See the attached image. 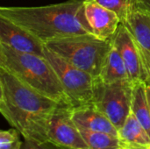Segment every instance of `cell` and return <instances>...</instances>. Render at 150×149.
Instances as JSON below:
<instances>
[{
	"label": "cell",
	"instance_id": "cell-6",
	"mask_svg": "<svg viewBox=\"0 0 150 149\" xmlns=\"http://www.w3.org/2000/svg\"><path fill=\"white\" fill-rule=\"evenodd\" d=\"M45 57L54 68L72 108L92 104L95 79L45 46Z\"/></svg>",
	"mask_w": 150,
	"mask_h": 149
},
{
	"label": "cell",
	"instance_id": "cell-13",
	"mask_svg": "<svg viewBox=\"0 0 150 149\" xmlns=\"http://www.w3.org/2000/svg\"><path fill=\"white\" fill-rule=\"evenodd\" d=\"M119 138L122 144L150 147V137L149 133L132 112L122 127L119 130Z\"/></svg>",
	"mask_w": 150,
	"mask_h": 149
},
{
	"label": "cell",
	"instance_id": "cell-24",
	"mask_svg": "<svg viewBox=\"0 0 150 149\" xmlns=\"http://www.w3.org/2000/svg\"><path fill=\"white\" fill-rule=\"evenodd\" d=\"M57 149H59V148H57Z\"/></svg>",
	"mask_w": 150,
	"mask_h": 149
},
{
	"label": "cell",
	"instance_id": "cell-7",
	"mask_svg": "<svg viewBox=\"0 0 150 149\" xmlns=\"http://www.w3.org/2000/svg\"><path fill=\"white\" fill-rule=\"evenodd\" d=\"M47 143L59 149H90L72 119V107L58 105L49 123Z\"/></svg>",
	"mask_w": 150,
	"mask_h": 149
},
{
	"label": "cell",
	"instance_id": "cell-20",
	"mask_svg": "<svg viewBox=\"0 0 150 149\" xmlns=\"http://www.w3.org/2000/svg\"><path fill=\"white\" fill-rule=\"evenodd\" d=\"M136 7H142L150 11V0H138Z\"/></svg>",
	"mask_w": 150,
	"mask_h": 149
},
{
	"label": "cell",
	"instance_id": "cell-19",
	"mask_svg": "<svg viewBox=\"0 0 150 149\" xmlns=\"http://www.w3.org/2000/svg\"><path fill=\"white\" fill-rule=\"evenodd\" d=\"M21 149H57L54 146L46 142V143H39L29 140H25L23 142V146Z\"/></svg>",
	"mask_w": 150,
	"mask_h": 149
},
{
	"label": "cell",
	"instance_id": "cell-3",
	"mask_svg": "<svg viewBox=\"0 0 150 149\" xmlns=\"http://www.w3.org/2000/svg\"><path fill=\"white\" fill-rule=\"evenodd\" d=\"M0 68L59 105L70 106L64 89L46 57L17 52L0 43Z\"/></svg>",
	"mask_w": 150,
	"mask_h": 149
},
{
	"label": "cell",
	"instance_id": "cell-10",
	"mask_svg": "<svg viewBox=\"0 0 150 149\" xmlns=\"http://www.w3.org/2000/svg\"><path fill=\"white\" fill-rule=\"evenodd\" d=\"M83 6L91 33L98 39L112 40L121 24L117 13L96 0H84Z\"/></svg>",
	"mask_w": 150,
	"mask_h": 149
},
{
	"label": "cell",
	"instance_id": "cell-1",
	"mask_svg": "<svg viewBox=\"0 0 150 149\" xmlns=\"http://www.w3.org/2000/svg\"><path fill=\"white\" fill-rule=\"evenodd\" d=\"M58 105L0 68V112L24 140L47 142L49 123Z\"/></svg>",
	"mask_w": 150,
	"mask_h": 149
},
{
	"label": "cell",
	"instance_id": "cell-14",
	"mask_svg": "<svg viewBox=\"0 0 150 149\" xmlns=\"http://www.w3.org/2000/svg\"><path fill=\"white\" fill-rule=\"evenodd\" d=\"M98 79L105 83L129 79L125 62L120 52L113 45L112 50L107 55L100 76L98 77Z\"/></svg>",
	"mask_w": 150,
	"mask_h": 149
},
{
	"label": "cell",
	"instance_id": "cell-5",
	"mask_svg": "<svg viewBox=\"0 0 150 149\" xmlns=\"http://www.w3.org/2000/svg\"><path fill=\"white\" fill-rule=\"evenodd\" d=\"M134 85L129 79L111 83L95 79L92 105L112 121L118 131L132 112Z\"/></svg>",
	"mask_w": 150,
	"mask_h": 149
},
{
	"label": "cell",
	"instance_id": "cell-9",
	"mask_svg": "<svg viewBox=\"0 0 150 149\" xmlns=\"http://www.w3.org/2000/svg\"><path fill=\"white\" fill-rule=\"evenodd\" d=\"M0 43L17 52L45 57V44L42 41L4 17H0Z\"/></svg>",
	"mask_w": 150,
	"mask_h": 149
},
{
	"label": "cell",
	"instance_id": "cell-18",
	"mask_svg": "<svg viewBox=\"0 0 150 149\" xmlns=\"http://www.w3.org/2000/svg\"><path fill=\"white\" fill-rule=\"evenodd\" d=\"M19 132L15 128L0 132V149H21L23 142L19 139Z\"/></svg>",
	"mask_w": 150,
	"mask_h": 149
},
{
	"label": "cell",
	"instance_id": "cell-21",
	"mask_svg": "<svg viewBox=\"0 0 150 149\" xmlns=\"http://www.w3.org/2000/svg\"><path fill=\"white\" fill-rule=\"evenodd\" d=\"M122 147L126 149H150V147H141V146H133V145H126V144H122Z\"/></svg>",
	"mask_w": 150,
	"mask_h": 149
},
{
	"label": "cell",
	"instance_id": "cell-8",
	"mask_svg": "<svg viewBox=\"0 0 150 149\" xmlns=\"http://www.w3.org/2000/svg\"><path fill=\"white\" fill-rule=\"evenodd\" d=\"M112 42L125 62L129 80L134 84L139 83L149 84V75L143 55L133 36L123 24L120 25Z\"/></svg>",
	"mask_w": 150,
	"mask_h": 149
},
{
	"label": "cell",
	"instance_id": "cell-23",
	"mask_svg": "<svg viewBox=\"0 0 150 149\" xmlns=\"http://www.w3.org/2000/svg\"><path fill=\"white\" fill-rule=\"evenodd\" d=\"M120 149H126V148H123V147H122V148H121Z\"/></svg>",
	"mask_w": 150,
	"mask_h": 149
},
{
	"label": "cell",
	"instance_id": "cell-2",
	"mask_svg": "<svg viewBox=\"0 0 150 149\" xmlns=\"http://www.w3.org/2000/svg\"><path fill=\"white\" fill-rule=\"evenodd\" d=\"M84 0H68L35 7L2 6L0 17L20 25L44 44L69 36L91 33L85 18Z\"/></svg>",
	"mask_w": 150,
	"mask_h": 149
},
{
	"label": "cell",
	"instance_id": "cell-15",
	"mask_svg": "<svg viewBox=\"0 0 150 149\" xmlns=\"http://www.w3.org/2000/svg\"><path fill=\"white\" fill-rule=\"evenodd\" d=\"M132 112L150 137V109L146 95V83H139L134 85Z\"/></svg>",
	"mask_w": 150,
	"mask_h": 149
},
{
	"label": "cell",
	"instance_id": "cell-17",
	"mask_svg": "<svg viewBox=\"0 0 150 149\" xmlns=\"http://www.w3.org/2000/svg\"><path fill=\"white\" fill-rule=\"evenodd\" d=\"M105 7L113 11L120 17L121 23L136 8L138 0H96Z\"/></svg>",
	"mask_w": 150,
	"mask_h": 149
},
{
	"label": "cell",
	"instance_id": "cell-11",
	"mask_svg": "<svg viewBox=\"0 0 150 149\" xmlns=\"http://www.w3.org/2000/svg\"><path fill=\"white\" fill-rule=\"evenodd\" d=\"M121 24L127 27L138 45L150 79V11L142 7H136ZM148 85H150V82Z\"/></svg>",
	"mask_w": 150,
	"mask_h": 149
},
{
	"label": "cell",
	"instance_id": "cell-16",
	"mask_svg": "<svg viewBox=\"0 0 150 149\" xmlns=\"http://www.w3.org/2000/svg\"><path fill=\"white\" fill-rule=\"evenodd\" d=\"M79 130L90 149H120L122 148V142L119 136L83 128H79Z\"/></svg>",
	"mask_w": 150,
	"mask_h": 149
},
{
	"label": "cell",
	"instance_id": "cell-4",
	"mask_svg": "<svg viewBox=\"0 0 150 149\" xmlns=\"http://www.w3.org/2000/svg\"><path fill=\"white\" fill-rule=\"evenodd\" d=\"M45 46L76 68L98 78L112 48V42L87 33L54 40Z\"/></svg>",
	"mask_w": 150,
	"mask_h": 149
},
{
	"label": "cell",
	"instance_id": "cell-12",
	"mask_svg": "<svg viewBox=\"0 0 150 149\" xmlns=\"http://www.w3.org/2000/svg\"><path fill=\"white\" fill-rule=\"evenodd\" d=\"M72 119L79 128L119 136V131L112 121L92 104L72 108Z\"/></svg>",
	"mask_w": 150,
	"mask_h": 149
},
{
	"label": "cell",
	"instance_id": "cell-22",
	"mask_svg": "<svg viewBox=\"0 0 150 149\" xmlns=\"http://www.w3.org/2000/svg\"><path fill=\"white\" fill-rule=\"evenodd\" d=\"M146 95H147V99L150 109V85H147V84H146Z\"/></svg>",
	"mask_w": 150,
	"mask_h": 149
}]
</instances>
